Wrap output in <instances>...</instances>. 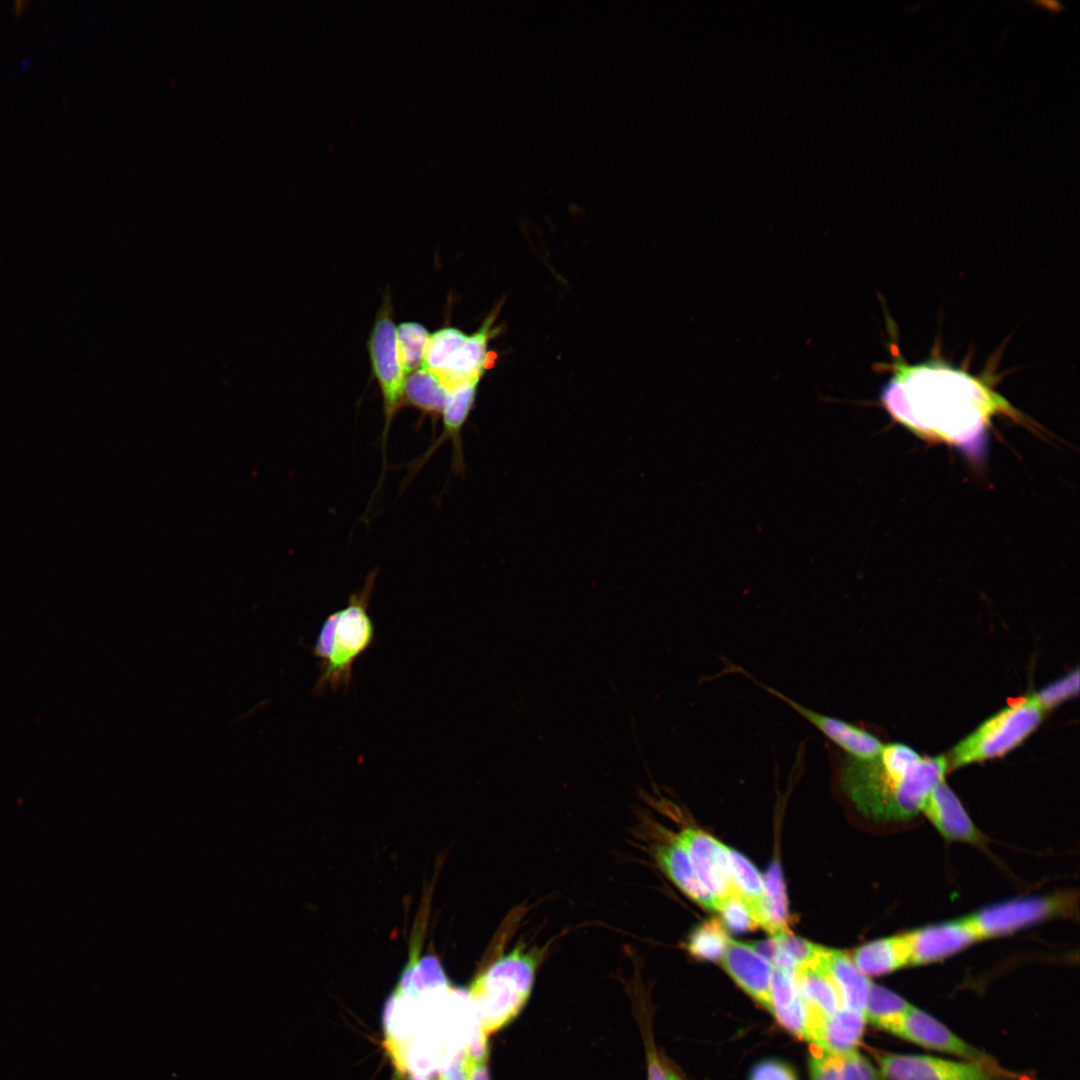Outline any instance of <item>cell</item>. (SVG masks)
Listing matches in <instances>:
<instances>
[{"label": "cell", "instance_id": "cell-32", "mask_svg": "<svg viewBox=\"0 0 1080 1080\" xmlns=\"http://www.w3.org/2000/svg\"><path fill=\"white\" fill-rule=\"evenodd\" d=\"M799 997L794 973L773 968L771 977L772 1012L790 1006Z\"/></svg>", "mask_w": 1080, "mask_h": 1080}, {"label": "cell", "instance_id": "cell-13", "mask_svg": "<svg viewBox=\"0 0 1080 1080\" xmlns=\"http://www.w3.org/2000/svg\"><path fill=\"white\" fill-rule=\"evenodd\" d=\"M730 977L754 1000L772 1012V966L758 956L749 944L730 941L721 960Z\"/></svg>", "mask_w": 1080, "mask_h": 1080}, {"label": "cell", "instance_id": "cell-23", "mask_svg": "<svg viewBox=\"0 0 1080 1080\" xmlns=\"http://www.w3.org/2000/svg\"><path fill=\"white\" fill-rule=\"evenodd\" d=\"M764 902L761 926L771 936L789 932L788 902L782 871L773 862L763 877Z\"/></svg>", "mask_w": 1080, "mask_h": 1080}, {"label": "cell", "instance_id": "cell-27", "mask_svg": "<svg viewBox=\"0 0 1080 1080\" xmlns=\"http://www.w3.org/2000/svg\"><path fill=\"white\" fill-rule=\"evenodd\" d=\"M731 939L716 919L703 922L689 935L686 949L698 960L721 961Z\"/></svg>", "mask_w": 1080, "mask_h": 1080}, {"label": "cell", "instance_id": "cell-5", "mask_svg": "<svg viewBox=\"0 0 1080 1080\" xmlns=\"http://www.w3.org/2000/svg\"><path fill=\"white\" fill-rule=\"evenodd\" d=\"M1043 711L1031 696L986 719L948 753V768L1001 756L1018 746L1041 722Z\"/></svg>", "mask_w": 1080, "mask_h": 1080}, {"label": "cell", "instance_id": "cell-11", "mask_svg": "<svg viewBox=\"0 0 1080 1080\" xmlns=\"http://www.w3.org/2000/svg\"><path fill=\"white\" fill-rule=\"evenodd\" d=\"M911 954V966L923 965L951 956L979 939L965 917L904 933Z\"/></svg>", "mask_w": 1080, "mask_h": 1080}, {"label": "cell", "instance_id": "cell-37", "mask_svg": "<svg viewBox=\"0 0 1080 1080\" xmlns=\"http://www.w3.org/2000/svg\"><path fill=\"white\" fill-rule=\"evenodd\" d=\"M467 1059L465 1049H461L447 1057L441 1064L439 1072L440 1080H466Z\"/></svg>", "mask_w": 1080, "mask_h": 1080}, {"label": "cell", "instance_id": "cell-41", "mask_svg": "<svg viewBox=\"0 0 1080 1080\" xmlns=\"http://www.w3.org/2000/svg\"><path fill=\"white\" fill-rule=\"evenodd\" d=\"M27 4H28V1H22V0L14 1L13 10H14L15 15L17 17H19L21 15V13L23 12V10L25 9Z\"/></svg>", "mask_w": 1080, "mask_h": 1080}, {"label": "cell", "instance_id": "cell-43", "mask_svg": "<svg viewBox=\"0 0 1080 1080\" xmlns=\"http://www.w3.org/2000/svg\"><path fill=\"white\" fill-rule=\"evenodd\" d=\"M409 1080H429L423 1075H412Z\"/></svg>", "mask_w": 1080, "mask_h": 1080}, {"label": "cell", "instance_id": "cell-9", "mask_svg": "<svg viewBox=\"0 0 1080 1080\" xmlns=\"http://www.w3.org/2000/svg\"><path fill=\"white\" fill-rule=\"evenodd\" d=\"M675 837L686 852L699 881L719 908L722 901L734 893L728 847L711 835L689 827Z\"/></svg>", "mask_w": 1080, "mask_h": 1080}, {"label": "cell", "instance_id": "cell-30", "mask_svg": "<svg viewBox=\"0 0 1080 1080\" xmlns=\"http://www.w3.org/2000/svg\"><path fill=\"white\" fill-rule=\"evenodd\" d=\"M718 911L727 928L742 933L759 927L749 906L734 892L720 904Z\"/></svg>", "mask_w": 1080, "mask_h": 1080}, {"label": "cell", "instance_id": "cell-34", "mask_svg": "<svg viewBox=\"0 0 1080 1080\" xmlns=\"http://www.w3.org/2000/svg\"><path fill=\"white\" fill-rule=\"evenodd\" d=\"M772 1014L786 1030L801 1039L807 1040L808 1015L801 997L784 1009L774 1010Z\"/></svg>", "mask_w": 1080, "mask_h": 1080}, {"label": "cell", "instance_id": "cell-42", "mask_svg": "<svg viewBox=\"0 0 1080 1080\" xmlns=\"http://www.w3.org/2000/svg\"><path fill=\"white\" fill-rule=\"evenodd\" d=\"M1039 4L1044 5L1047 9L1052 11H1058L1061 8L1059 3L1053 1L1039 2Z\"/></svg>", "mask_w": 1080, "mask_h": 1080}, {"label": "cell", "instance_id": "cell-29", "mask_svg": "<svg viewBox=\"0 0 1080 1080\" xmlns=\"http://www.w3.org/2000/svg\"><path fill=\"white\" fill-rule=\"evenodd\" d=\"M1079 691V671L1076 669L1061 679L1030 695L1036 705L1045 712Z\"/></svg>", "mask_w": 1080, "mask_h": 1080}, {"label": "cell", "instance_id": "cell-33", "mask_svg": "<svg viewBox=\"0 0 1080 1080\" xmlns=\"http://www.w3.org/2000/svg\"><path fill=\"white\" fill-rule=\"evenodd\" d=\"M842 1067V1055L814 1047L809 1060L811 1080H842Z\"/></svg>", "mask_w": 1080, "mask_h": 1080}, {"label": "cell", "instance_id": "cell-16", "mask_svg": "<svg viewBox=\"0 0 1080 1080\" xmlns=\"http://www.w3.org/2000/svg\"><path fill=\"white\" fill-rule=\"evenodd\" d=\"M496 315L497 310L492 311L479 329L467 336L450 365L438 376L448 390L465 381L482 378L488 368V343L494 335Z\"/></svg>", "mask_w": 1080, "mask_h": 1080}, {"label": "cell", "instance_id": "cell-8", "mask_svg": "<svg viewBox=\"0 0 1080 1080\" xmlns=\"http://www.w3.org/2000/svg\"><path fill=\"white\" fill-rule=\"evenodd\" d=\"M884 1080H997L992 1064L930 1055L888 1053L878 1056Z\"/></svg>", "mask_w": 1080, "mask_h": 1080}, {"label": "cell", "instance_id": "cell-6", "mask_svg": "<svg viewBox=\"0 0 1080 1080\" xmlns=\"http://www.w3.org/2000/svg\"><path fill=\"white\" fill-rule=\"evenodd\" d=\"M372 372L383 401L384 427L382 432L383 467L386 465V446L391 424L404 404L406 376L400 361L397 332L393 319L391 297L384 296L367 341Z\"/></svg>", "mask_w": 1080, "mask_h": 1080}, {"label": "cell", "instance_id": "cell-17", "mask_svg": "<svg viewBox=\"0 0 1080 1080\" xmlns=\"http://www.w3.org/2000/svg\"><path fill=\"white\" fill-rule=\"evenodd\" d=\"M480 380L465 381L449 390L441 415L442 434L421 457L420 464H423L444 441L450 440L453 445V466L456 471L463 469L461 431L473 409Z\"/></svg>", "mask_w": 1080, "mask_h": 1080}, {"label": "cell", "instance_id": "cell-38", "mask_svg": "<svg viewBox=\"0 0 1080 1080\" xmlns=\"http://www.w3.org/2000/svg\"><path fill=\"white\" fill-rule=\"evenodd\" d=\"M749 945L758 956L769 963L773 968L780 953V947L774 937L771 936L770 939L753 942Z\"/></svg>", "mask_w": 1080, "mask_h": 1080}, {"label": "cell", "instance_id": "cell-2", "mask_svg": "<svg viewBox=\"0 0 1080 1080\" xmlns=\"http://www.w3.org/2000/svg\"><path fill=\"white\" fill-rule=\"evenodd\" d=\"M947 769L943 756L922 757L905 744L892 743L870 759L848 757L841 783L863 814L879 821H903L920 812Z\"/></svg>", "mask_w": 1080, "mask_h": 1080}, {"label": "cell", "instance_id": "cell-22", "mask_svg": "<svg viewBox=\"0 0 1080 1080\" xmlns=\"http://www.w3.org/2000/svg\"><path fill=\"white\" fill-rule=\"evenodd\" d=\"M448 394L439 378L422 366L405 379L404 404L430 417L434 425L442 415Z\"/></svg>", "mask_w": 1080, "mask_h": 1080}, {"label": "cell", "instance_id": "cell-26", "mask_svg": "<svg viewBox=\"0 0 1080 1080\" xmlns=\"http://www.w3.org/2000/svg\"><path fill=\"white\" fill-rule=\"evenodd\" d=\"M462 330L445 326L430 335L422 367L440 376L450 365L467 338Z\"/></svg>", "mask_w": 1080, "mask_h": 1080}, {"label": "cell", "instance_id": "cell-1", "mask_svg": "<svg viewBox=\"0 0 1080 1080\" xmlns=\"http://www.w3.org/2000/svg\"><path fill=\"white\" fill-rule=\"evenodd\" d=\"M880 404L917 436L982 456L992 418L1022 416L982 376L939 359L910 364L893 353Z\"/></svg>", "mask_w": 1080, "mask_h": 1080}, {"label": "cell", "instance_id": "cell-36", "mask_svg": "<svg viewBox=\"0 0 1080 1080\" xmlns=\"http://www.w3.org/2000/svg\"><path fill=\"white\" fill-rule=\"evenodd\" d=\"M749 1080H797L792 1068L778 1060H765L755 1065Z\"/></svg>", "mask_w": 1080, "mask_h": 1080}, {"label": "cell", "instance_id": "cell-4", "mask_svg": "<svg viewBox=\"0 0 1080 1080\" xmlns=\"http://www.w3.org/2000/svg\"><path fill=\"white\" fill-rule=\"evenodd\" d=\"M543 953V949L517 945L473 979L467 994L487 1036L507 1026L522 1011L530 997Z\"/></svg>", "mask_w": 1080, "mask_h": 1080}, {"label": "cell", "instance_id": "cell-31", "mask_svg": "<svg viewBox=\"0 0 1080 1080\" xmlns=\"http://www.w3.org/2000/svg\"><path fill=\"white\" fill-rule=\"evenodd\" d=\"M772 937L777 940L780 950L795 964L796 968L818 960L824 950V947L794 936L790 932Z\"/></svg>", "mask_w": 1080, "mask_h": 1080}, {"label": "cell", "instance_id": "cell-40", "mask_svg": "<svg viewBox=\"0 0 1080 1080\" xmlns=\"http://www.w3.org/2000/svg\"><path fill=\"white\" fill-rule=\"evenodd\" d=\"M466 1080H490L487 1059L477 1061L467 1059Z\"/></svg>", "mask_w": 1080, "mask_h": 1080}, {"label": "cell", "instance_id": "cell-14", "mask_svg": "<svg viewBox=\"0 0 1080 1080\" xmlns=\"http://www.w3.org/2000/svg\"><path fill=\"white\" fill-rule=\"evenodd\" d=\"M923 813L947 840L977 844L981 835L955 793L942 781L924 800Z\"/></svg>", "mask_w": 1080, "mask_h": 1080}, {"label": "cell", "instance_id": "cell-7", "mask_svg": "<svg viewBox=\"0 0 1080 1080\" xmlns=\"http://www.w3.org/2000/svg\"><path fill=\"white\" fill-rule=\"evenodd\" d=\"M1072 894L1033 896L995 904L965 916L979 941L1005 936L1037 922L1071 913Z\"/></svg>", "mask_w": 1080, "mask_h": 1080}, {"label": "cell", "instance_id": "cell-12", "mask_svg": "<svg viewBox=\"0 0 1080 1080\" xmlns=\"http://www.w3.org/2000/svg\"><path fill=\"white\" fill-rule=\"evenodd\" d=\"M794 978L808 1015L807 1041L813 1042L821 1024L842 1007V1001L819 959L797 967Z\"/></svg>", "mask_w": 1080, "mask_h": 1080}, {"label": "cell", "instance_id": "cell-25", "mask_svg": "<svg viewBox=\"0 0 1080 1080\" xmlns=\"http://www.w3.org/2000/svg\"><path fill=\"white\" fill-rule=\"evenodd\" d=\"M734 892L749 906L761 926L764 883L756 867L742 854L728 848Z\"/></svg>", "mask_w": 1080, "mask_h": 1080}, {"label": "cell", "instance_id": "cell-10", "mask_svg": "<svg viewBox=\"0 0 1080 1080\" xmlns=\"http://www.w3.org/2000/svg\"><path fill=\"white\" fill-rule=\"evenodd\" d=\"M893 1034L926 1049L952 1054L964 1060L992 1064V1059L984 1052L971 1046L942 1022L914 1006Z\"/></svg>", "mask_w": 1080, "mask_h": 1080}, {"label": "cell", "instance_id": "cell-35", "mask_svg": "<svg viewBox=\"0 0 1080 1080\" xmlns=\"http://www.w3.org/2000/svg\"><path fill=\"white\" fill-rule=\"evenodd\" d=\"M842 1080H881L879 1071L857 1051L842 1055Z\"/></svg>", "mask_w": 1080, "mask_h": 1080}, {"label": "cell", "instance_id": "cell-19", "mask_svg": "<svg viewBox=\"0 0 1080 1080\" xmlns=\"http://www.w3.org/2000/svg\"><path fill=\"white\" fill-rule=\"evenodd\" d=\"M820 963L831 977L842 1001V1006L864 1013L872 983L844 952L824 948Z\"/></svg>", "mask_w": 1080, "mask_h": 1080}, {"label": "cell", "instance_id": "cell-20", "mask_svg": "<svg viewBox=\"0 0 1080 1080\" xmlns=\"http://www.w3.org/2000/svg\"><path fill=\"white\" fill-rule=\"evenodd\" d=\"M865 976H882L911 966V954L904 933L885 937L856 948L851 957Z\"/></svg>", "mask_w": 1080, "mask_h": 1080}, {"label": "cell", "instance_id": "cell-28", "mask_svg": "<svg viewBox=\"0 0 1080 1080\" xmlns=\"http://www.w3.org/2000/svg\"><path fill=\"white\" fill-rule=\"evenodd\" d=\"M397 344L401 365L405 376L422 366L429 332L418 322H402L396 327Z\"/></svg>", "mask_w": 1080, "mask_h": 1080}, {"label": "cell", "instance_id": "cell-24", "mask_svg": "<svg viewBox=\"0 0 1080 1080\" xmlns=\"http://www.w3.org/2000/svg\"><path fill=\"white\" fill-rule=\"evenodd\" d=\"M912 1006L895 992L872 984L868 993L864 1015L866 1021L872 1025L893 1034Z\"/></svg>", "mask_w": 1080, "mask_h": 1080}, {"label": "cell", "instance_id": "cell-18", "mask_svg": "<svg viewBox=\"0 0 1080 1080\" xmlns=\"http://www.w3.org/2000/svg\"><path fill=\"white\" fill-rule=\"evenodd\" d=\"M652 851L659 868L678 889L703 908L718 910L717 902L699 881L686 852L675 836L654 845Z\"/></svg>", "mask_w": 1080, "mask_h": 1080}, {"label": "cell", "instance_id": "cell-21", "mask_svg": "<svg viewBox=\"0 0 1080 1080\" xmlns=\"http://www.w3.org/2000/svg\"><path fill=\"white\" fill-rule=\"evenodd\" d=\"M866 1022L863 1012L842 1006L821 1024L812 1043L838 1055L856 1051Z\"/></svg>", "mask_w": 1080, "mask_h": 1080}, {"label": "cell", "instance_id": "cell-39", "mask_svg": "<svg viewBox=\"0 0 1080 1080\" xmlns=\"http://www.w3.org/2000/svg\"><path fill=\"white\" fill-rule=\"evenodd\" d=\"M647 1080H681L675 1073L670 1071L659 1059L655 1052L648 1055Z\"/></svg>", "mask_w": 1080, "mask_h": 1080}, {"label": "cell", "instance_id": "cell-15", "mask_svg": "<svg viewBox=\"0 0 1080 1080\" xmlns=\"http://www.w3.org/2000/svg\"><path fill=\"white\" fill-rule=\"evenodd\" d=\"M768 690L785 701L827 738L849 753V757L870 759L881 751L883 744L871 733L841 719L815 712L776 690L771 688H768Z\"/></svg>", "mask_w": 1080, "mask_h": 1080}, {"label": "cell", "instance_id": "cell-3", "mask_svg": "<svg viewBox=\"0 0 1080 1080\" xmlns=\"http://www.w3.org/2000/svg\"><path fill=\"white\" fill-rule=\"evenodd\" d=\"M375 578L376 572H373L361 591L350 594L345 608L324 620L312 646L320 666V676L314 686L316 693L347 688L353 679L355 661L373 643L375 628L368 607Z\"/></svg>", "mask_w": 1080, "mask_h": 1080}]
</instances>
